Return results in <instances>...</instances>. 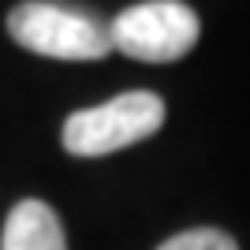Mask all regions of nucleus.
Instances as JSON below:
<instances>
[{
  "label": "nucleus",
  "instance_id": "obj_1",
  "mask_svg": "<svg viewBox=\"0 0 250 250\" xmlns=\"http://www.w3.org/2000/svg\"><path fill=\"white\" fill-rule=\"evenodd\" d=\"M8 34L22 49L52 60H101L116 49L112 26L52 0H22L8 15Z\"/></svg>",
  "mask_w": 250,
  "mask_h": 250
},
{
  "label": "nucleus",
  "instance_id": "obj_2",
  "mask_svg": "<svg viewBox=\"0 0 250 250\" xmlns=\"http://www.w3.org/2000/svg\"><path fill=\"white\" fill-rule=\"evenodd\" d=\"M165 124V101L149 90H127L97 108H79L63 124V149L75 157H104L157 135Z\"/></svg>",
  "mask_w": 250,
  "mask_h": 250
},
{
  "label": "nucleus",
  "instance_id": "obj_3",
  "mask_svg": "<svg viewBox=\"0 0 250 250\" xmlns=\"http://www.w3.org/2000/svg\"><path fill=\"white\" fill-rule=\"evenodd\" d=\"M112 45L131 60L168 63L187 56L198 45V11L183 0H142L120 11L112 22Z\"/></svg>",
  "mask_w": 250,
  "mask_h": 250
},
{
  "label": "nucleus",
  "instance_id": "obj_4",
  "mask_svg": "<svg viewBox=\"0 0 250 250\" xmlns=\"http://www.w3.org/2000/svg\"><path fill=\"white\" fill-rule=\"evenodd\" d=\"M0 250H67L60 217L38 198L19 202L4 220Z\"/></svg>",
  "mask_w": 250,
  "mask_h": 250
},
{
  "label": "nucleus",
  "instance_id": "obj_5",
  "mask_svg": "<svg viewBox=\"0 0 250 250\" xmlns=\"http://www.w3.org/2000/svg\"><path fill=\"white\" fill-rule=\"evenodd\" d=\"M157 250H239V243L220 228H190L165 239Z\"/></svg>",
  "mask_w": 250,
  "mask_h": 250
}]
</instances>
